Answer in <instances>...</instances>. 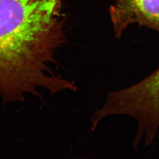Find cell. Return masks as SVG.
Segmentation results:
<instances>
[{
	"label": "cell",
	"mask_w": 159,
	"mask_h": 159,
	"mask_svg": "<svg viewBox=\"0 0 159 159\" xmlns=\"http://www.w3.org/2000/svg\"><path fill=\"white\" fill-rule=\"evenodd\" d=\"M64 0H0V96L21 102L25 93L41 98L76 86L51 73L50 65L65 41Z\"/></svg>",
	"instance_id": "cell-1"
},
{
	"label": "cell",
	"mask_w": 159,
	"mask_h": 159,
	"mask_svg": "<svg viewBox=\"0 0 159 159\" xmlns=\"http://www.w3.org/2000/svg\"><path fill=\"white\" fill-rule=\"evenodd\" d=\"M126 111L143 125L159 127V67L144 79L121 91Z\"/></svg>",
	"instance_id": "cell-2"
},
{
	"label": "cell",
	"mask_w": 159,
	"mask_h": 159,
	"mask_svg": "<svg viewBox=\"0 0 159 159\" xmlns=\"http://www.w3.org/2000/svg\"><path fill=\"white\" fill-rule=\"evenodd\" d=\"M109 16L117 38L137 24L159 33V0H111Z\"/></svg>",
	"instance_id": "cell-3"
}]
</instances>
